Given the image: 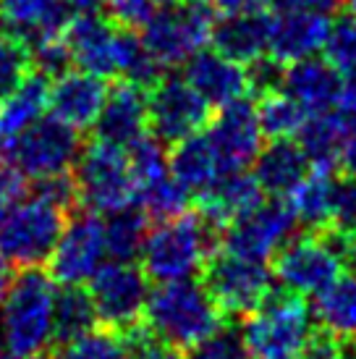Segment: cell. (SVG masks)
Returning a JSON list of instances; mask_svg holds the SVG:
<instances>
[{
	"instance_id": "cell-17",
	"label": "cell",
	"mask_w": 356,
	"mask_h": 359,
	"mask_svg": "<svg viewBox=\"0 0 356 359\" xmlns=\"http://www.w3.org/2000/svg\"><path fill=\"white\" fill-rule=\"evenodd\" d=\"M186 74L184 79L212 105L223 108L228 102L244 100L252 95V81H249L247 66L236 60L226 58L215 50H199L184 63Z\"/></svg>"
},
{
	"instance_id": "cell-21",
	"label": "cell",
	"mask_w": 356,
	"mask_h": 359,
	"mask_svg": "<svg viewBox=\"0 0 356 359\" xmlns=\"http://www.w3.org/2000/svg\"><path fill=\"white\" fill-rule=\"evenodd\" d=\"M69 21V0H0V24L29 48L63 37Z\"/></svg>"
},
{
	"instance_id": "cell-32",
	"label": "cell",
	"mask_w": 356,
	"mask_h": 359,
	"mask_svg": "<svg viewBox=\"0 0 356 359\" xmlns=\"http://www.w3.org/2000/svg\"><path fill=\"white\" fill-rule=\"evenodd\" d=\"M149 218L144 215L142 208H129L110 212V220L105 223V244H108V255L113 259H126L131 262L139 257L142 244L147 239Z\"/></svg>"
},
{
	"instance_id": "cell-35",
	"label": "cell",
	"mask_w": 356,
	"mask_h": 359,
	"mask_svg": "<svg viewBox=\"0 0 356 359\" xmlns=\"http://www.w3.org/2000/svg\"><path fill=\"white\" fill-rule=\"evenodd\" d=\"M34 71V60L27 42L13 34L0 37V102L21 87V81Z\"/></svg>"
},
{
	"instance_id": "cell-50",
	"label": "cell",
	"mask_w": 356,
	"mask_h": 359,
	"mask_svg": "<svg viewBox=\"0 0 356 359\" xmlns=\"http://www.w3.org/2000/svg\"><path fill=\"white\" fill-rule=\"evenodd\" d=\"M343 247H346V257L356 262V231L348 233V236H343Z\"/></svg>"
},
{
	"instance_id": "cell-31",
	"label": "cell",
	"mask_w": 356,
	"mask_h": 359,
	"mask_svg": "<svg viewBox=\"0 0 356 359\" xmlns=\"http://www.w3.org/2000/svg\"><path fill=\"white\" fill-rule=\"evenodd\" d=\"M254 110H257L259 129L270 140H291V137H296L304 118L309 116L288 92L280 90L259 95V102Z\"/></svg>"
},
{
	"instance_id": "cell-47",
	"label": "cell",
	"mask_w": 356,
	"mask_h": 359,
	"mask_svg": "<svg viewBox=\"0 0 356 359\" xmlns=\"http://www.w3.org/2000/svg\"><path fill=\"white\" fill-rule=\"evenodd\" d=\"M338 105H341V110H346V113H356V69L351 74H346Z\"/></svg>"
},
{
	"instance_id": "cell-8",
	"label": "cell",
	"mask_w": 356,
	"mask_h": 359,
	"mask_svg": "<svg viewBox=\"0 0 356 359\" xmlns=\"http://www.w3.org/2000/svg\"><path fill=\"white\" fill-rule=\"evenodd\" d=\"M346 247L333 231H309L288 239L273 259V276L286 291L315 297L343 273Z\"/></svg>"
},
{
	"instance_id": "cell-19",
	"label": "cell",
	"mask_w": 356,
	"mask_h": 359,
	"mask_svg": "<svg viewBox=\"0 0 356 359\" xmlns=\"http://www.w3.org/2000/svg\"><path fill=\"white\" fill-rule=\"evenodd\" d=\"M265 200V191L247 170H228L210 184L207 189L197 191V212L215 229H226L249 210H254Z\"/></svg>"
},
{
	"instance_id": "cell-43",
	"label": "cell",
	"mask_w": 356,
	"mask_h": 359,
	"mask_svg": "<svg viewBox=\"0 0 356 359\" xmlns=\"http://www.w3.org/2000/svg\"><path fill=\"white\" fill-rule=\"evenodd\" d=\"M343 357H346L343 341L336 339L327 330L309 333L307 344L301 346V359H343Z\"/></svg>"
},
{
	"instance_id": "cell-34",
	"label": "cell",
	"mask_w": 356,
	"mask_h": 359,
	"mask_svg": "<svg viewBox=\"0 0 356 359\" xmlns=\"http://www.w3.org/2000/svg\"><path fill=\"white\" fill-rule=\"evenodd\" d=\"M53 359H131V346L118 330L92 328L79 339L58 344Z\"/></svg>"
},
{
	"instance_id": "cell-10",
	"label": "cell",
	"mask_w": 356,
	"mask_h": 359,
	"mask_svg": "<svg viewBox=\"0 0 356 359\" xmlns=\"http://www.w3.org/2000/svg\"><path fill=\"white\" fill-rule=\"evenodd\" d=\"M205 289L215 299L223 315L244 318L257 309L273 291V273L265 262L231 255L226 250H215L202 268Z\"/></svg>"
},
{
	"instance_id": "cell-2",
	"label": "cell",
	"mask_w": 356,
	"mask_h": 359,
	"mask_svg": "<svg viewBox=\"0 0 356 359\" xmlns=\"http://www.w3.org/2000/svg\"><path fill=\"white\" fill-rule=\"evenodd\" d=\"M223 312L205 289L191 278L165 280L149 291L142 325L155 341L178 351L191 349L197 341L223 325Z\"/></svg>"
},
{
	"instance_id": "cell-54",
	"label": "cell",
	"mask_w": 356,
	"mask_h": 359,
	"mask_svg": "<svg viewBox=\"0 0 356 359\" xmlns=\"http://www.w3.org/2000/svg\"><path fill=\"white\" fill-rule=\"evenodd\" d=\"M168 3H178V0H163V6H168Z\"/></svg>"
},
{
	"instance_id": "cell-6",
	"label": "cell",
	"mask_w": 356,
	"mask_h": 359,
	"mask_svg": "<svg viewBox=\"0 0 356 359\" xmlns=\"http://www.w3.org/2000/svg\"><path fill=\"white\" fill-rule=\"evenodd\" d=\"M312 333V318L304 297L294 291L267 294L257 309L244 315L241 339L254 359H275L299 354Z\"/></svg>"
},
{
	"instance_id": "cell-9",
	"label": "cell",
	"mask_w": 356,
	"mask_h": 359,
	"mask_svg": "<svg viewBox=\"0 0 356 359\" xmlns=\"http://www.w3.org/2000/svg\"><path fill=\"white\" fill-rule=\"evenodd\" d=\"M89 297L102 328L129 333L144 318L149 299L147 273L126 259L102 262L97 273L89 278Z\"/></svg>"
},
{
	"instance_id": "cell-13",
	"label": "cell",
	"mask_w": 356,
	"mask_h": 359,
	"mask_svg": "<svg viewBox=\"0 0 356 359\" xmlns=\"http://www.w3.org/2000/svg\"><path fill=\"white\" fill-rule=\"evenodd\" d=\"M294 226H296V215L288 200H280V197L270 202L262 200L247 215L226 226V233L220 236V250L265 262L275 257V252L286 244Z\"/></svg>"
},
{
	"instance_id": "cell-44",
	"label": "cell",
	"mask_w": 356,
	"mask_h": 359,
	"mask_svg": "<svg viewBox=\"0 0 356 359\" xmlns=\"http://www.w3.org/2000/svg\"><path fill=\"white\" fill-rule=\"evenodd\" d=\"M338 165L346 173H356V113H346V110H341Z\"/></svg>"
},
{
	"instance_id": "cell-23",
	"label": "cell",
	"mask_w": 356,
	"mask_h": 359,
	"mask_svg": "<svg viewBox=\"0 0 356 359\" xmlns=\"http://www.w3.org/2000/svg\"><path fill=\"white\" fill-rule=\"evenodd\" d=\"M280 87L307 113H320V110H330L333 105H338L343 79L327 60L304 58L288 63L283 69Z\"/></svg>"
},
{
	"instance_id": "cell-30",
	"label": "cell",
	"mask_w": 356,
	"mask_h": 359,
	"mask_svg": "<svg viewBox=\"0 0 356 359\" xmlns=\"http://www.w3.org/2000/svg\"><path fill=\"white\" fill-rule=\"evenodd\" d=\"M97 325V312L89 291L81 286H63L55 297V344H66L89 333Z\"/></svg>"
},
{
	"instance_id": "cell-29",
	"label": "cell",
	"mask_w": 356,
	"mask_h": 359,
	"mask_svg": "<svg viewBox=\"0 0 356 359\" xmlns=\"http://www.w3.org/2000/svg\"><path fill=\"white\" fill-rule=\"evenodd\" d=\"M296 137H299V147L307 155L312 168L333 170L338 165L341 113H330V110L309 113Z\"/></svg>"
},
{
	"instance_id": "cell-51",
	"label": "cell",
	"mask_w": 356,
	"mask_h": 359,
	"mask_svg": "<svg viewBox=\"0 0 356 359\" xmlns=\"http://www.w3.org/2000/svg\"><path fill=\"white\" fill-rule=\"evenodd\" d=\"M0 359H42V354L40 357H13V354H8V351H0Z\"/></svg>"
},
{
	"instance_id": "cell-3",
	"label": "cell",
	"mask_w": 356,
	"mask_h": 359,
	"mask_svg": "<svg viewBox=\"0 0 356 359\" xmlns=\"http://www.w3.org/2000/svg\"><path fill=\"white\" fill-rule=\"evenodd\" d=\"M212 229L215 226H210L199 212H184L178 218L160 220L158 229L147 231V239L139 252L147 278L165 283L202 273L205 262L215 252Z\"/></svg>"
},
{
	"instance_id": "cell-33",
	"label": "cell",
	"mask_w": 356,
	"mask_h": 359,
	"mask_svg": "<svg viewBox=\"0 0 356 359\" xmlns=\"http://www.w3.org/2000/svg\"><path fill=\"white\" fill-rule=\"evenodd\" d=\"M139 208L144 210V215L152 220H170L184 215L189 208V189L184 184H178L173 176H160L155 181L142 184L137 191Z\"/></svg>"
},
{
	"instance_id": "cell-38",
	"label": "cell",
	"mask_w": 356,
	"mask_h": 359,
	"mask_svg": "<svg viewBox=\"0 0 356 359\" xmlns=\"http://www.w3.org/2000/svg\"><path fill=\"white\" fill-rule=\"evenodd\" d=\"M186 359H252L244 346L241 330L220 325L210 336L197 341L191 349H186Z\"/></svg>"
},
{
	"instance_id": "cell-20",
	"label": "cell",
	"mask_w": 356,
	"mask_h": 359,
	"mask_svg": "<svg viewBox=\"0 0 356 359\" xmlns=\"http://www.w3.org/2000/svg\"><path fill=\"white\" fill-rule=\"evenodd\" d=\"M325 13L315 11H280L270 19V45L267 55L275 58L280 66L296 63V60L312 58L317 50H322L327 34Z\"/></svg>"
},
{
	"instance_id": "cell-37",
	"label": "cell",
	"mask_w": 356,
	"mask_h": 359,
	"mask_svg": "<svg viewBox=\"0 0 356 359\" xmlns=\"http://www.w3.org/2000/svg\"><path fill=\"white\" fill-rule=\"evenodd\" d=\"M126 152H129L131 170H134L139 187L168 173V152L163 150V142L155 137H149V134L139 137L134 144L126 147Z\"/></svg>"
},
{
	"instance_id": "cell-41",
	"label": "cell",
	"mask_w": 356,
	"mask_h": 359,
	"mask_svg": "<svg viewBox=\"0 0 356 359\" xmlns=\"http://www.w3.org/2000/svg\"><path fill=\"white\" fill-rule=\"evenodd\" d=\"M123 336L129 339L131 359H184L178 349L165 346V344L152 339L142 323H139L137 328H131L129 333H123Z\"/></svg>"
},
{
	"instance_id": "cell-49",
	"label": "cell",
	"mask_w": 356,
	"mask_h": 359,
	"mask_svg": "<svg viewBox=\"0 0 356 359\" xmlns=\"http://www.w3.org/2000/svg\"><path fill=\"white\" fill-rule=\"evenodd\" d=\"M71 8H79V11H97L100 6H105L108 0H69Z\"/></svg>"
},
{
	"instance_id": "cell-16",
	"label": "cell",
	"mask_w": 356,
	"mask_h": 359,
	"mask_svg": "<svg viewBox=\"0 0 356 359\" xmlns=\"http://www.w3.org/2000/svg\"><path fill=\"white\" fill-rule=\"evenodd\" d=\"M108 97V84L89 71H63L50 84L48 108L71 129H92Z\"/></svg>"
},
{
	"instance_id": "cell-46",
	"label": "cell",
	"mask_w": 356,
	"mask_h": 359,
	"mask_svg": "<svg viewBox=\"0 0 356 359\" xmlns=\"http://www.w3.org/2000/svg\"><path fill=\"white\" fill-rule=\"evenodd\" d=\"M270 0H212V6L223 13H247V11H265Z\"/></svg>"
},
{
	"instance_id": "cell-28",
	"label": "cell",
	"mask_w": 356,
	"mask_h": 359,
	"mask_svg": "<svg viewBox=\"0 0 356 359\" xmlns=\"http://www.w3.org/2000/svg\"><path fill=\"white\" fill-rule=\"evenodd\" d=\"M333 181L330 170L312 168L307 176L288 191V205L296 220H301L312 231H330V212H333Z\"/></svg>"
},
{
	"instance_id": "cell-18",
	"label": "cell",
	"mask_w": 356,
	"mask_h": 359,
	"mask_svg": "<svg viewBox=\"0 0 356 359\" xmlns=\"http://www.w3.org/2000/svg\"><path fill=\"white\" fill-rule=\"evenodd\" d=\"M97 140L113 142L118 147H129L139 137H144L149 129L147 90L129 79H121L105 97V105L100 110Z\"/></svg>"
},
{
	"instance_id": "cell-39",
	"label": "cell",
	"mask_w": 356,
	"mask_h": 359,
	"mask_svg": "<svg viewBox=\"0 0 356 359\" xmlns=\"http://www.w3.org/2000/svg\"><path fill=\"white\" fill-rule=\"evenodd\" d=\"M330 231L338 236H348L356 231V173L336 176L333 181Z\"/></svg>"
},
{
	"instance_id": "cell-45",
	"label": "cell",
	"mask_w": 356,
	"mask_h": 359,
	"mask_svg": "<svg viewBox=\"0 0 356 359\" xmlns=\"http://www.w3.org/2000/svg\"><path fill=\"white\" fill-rule=\"evenodd\" d=\"M280 11H315V13H333L343 0H273Z\"/></svg>"
},
{
	"instance_id": "cell-22",
	"label": "cell",
	"mask_w": 356,
	"mask_h": 359,
	"mask_svg": "<svg viewBox=\"0 0 356 359\" xmlns=\"http://www.w3.org/2000/svg\"><path fill=\"white\" fill-rule=\"evenodd\" d=\"M270 19L265 11H247V13H226V19L215 21L210 45L212 50L249 66L267 55L270 45Z\"/></svg>"
},
{
	"instance_id": "cell-15",
	"label": "cell",
	"mask_w": 356,
	"mask_h": 359,
	"mask_svg": "<svg viewBox=\"0 0 356 359\" xmlns=\"http://www.w3.org/2000/svg\"><path fill=\"white\" fill-rule=\"evenodd\" d=\"M207 137L218 150L223 173H228V170H244L254 163L262 150L265 134L259 129L257 110L252 108L249 97H244L218 108V116L210 118Z\"/></svg>"
},
{
	"instance_id": "cell-40",
	"label": "cell",
	"mask_w": 356,
	"mask_h": 359,
	"mask_svg": "<svg viewBox=\"0 0 356 359\" xmlns=\"http://www.w3.org/2000/svg\"><path fill=\"white\" fill-rule=\"evenodd\" d=\"M110 19L123 29H144L147 21L163 8V0H108Z\"/></svg>"
},
{
	"instance_id": "cell-36",
	"label": "cell",
	"mask_w": 356,
	"mask_h": 359,
	"mask_svg": "<svg viewBox=\"0 0 356 359\" xmlns=\"http://www.w3.org/2000/svg\"><path fill=\"white\" fill-rule=\"evenodd\" d=\"M322 50H325V60L341 74V76H346V74H351V71L356 69V16L354 13L338 16V19L327 27Z\"/></svg>"
},
{
	"instance_id": "cell-53",
	"label": "cell",
	"mask_w": 356,
	"mask_h": 359,
	"mask_svg": "<svg viewBox=\"0 0 356 359\" xmlns=\"http://www.w3.org/2000/svg\"><path fill=\"white\" fill-rule=\"evenodd\" d=\"M343 359H356V349L348 351V354H346V357H343Z\"/></svg>"
},
{
	"instance_id": "cell-5",
	"label": "cell",
	"mask_w": 356,
	"mask_h": 359,
	"mask_svg": "<svg viewBox=\"0 0 356 359\" xmlns=\"http://www.w3.org/2000/svg\"><path fill=\"white\" fill-rule=\"evenodd\" d=\"M74 184L79 202L89 212H118L137 202L139 184L129 163L126 147L95 140L74 163Z\"/></svg>"
},
{
	"instance_id": "cell-26",
	"label": "cell",
	"mask_w": 356,
	"mask_h": 359,
	"mask_svg": "<svg viewBox=\"0 0 356 359\" xmlns=\"http://www.w3.org/2000/svg\"><path fill=\"white\" fill-rule=\"evenodd\" d=\"M307 155L301 152L299 142L291 140H273L254 158V179L259 181L262 191L273 197H286L307 176Z\"/></svg>"
},
{
	"instance_id": "cell-55",
	"label": "cell",
	"mask_w": 356,
	"mask_h": 359,
	"mask_svg": "<svg viewBox=\"0 0 356 359\" xmlns=\"http://www.w3.org/2000/svg\"><path fill=\"white\" fill-rule=\"evenodd\" d=\"M275 359H296V357H294V354H291V357H275Z\"/></svg>"
},
{
	"instance_id": "cell-1",
	"label": "cell",
	"mask_w": 356,
	"mask_h": 359,
	"mask_svg": "<svg viewBox=\"0 0 356 359\" xmlns=\"http://www.w3.org/2000/svg\"><path fill=\"white\" fill-rule=\"evenodd\" d=\"M55 280L40 268L11 278L0 299V344L13 357H40L55 339Z\"/></svg>"
},
{
	"instance_id": "cell-52",
	"label": "cell",
	"mask_w": 356,
	"mask_h": 359,
	"mask_svg": "<svg viewBox=\"0 0 356 359\" xmlns=\"http://www.w3.org/2000/svg\"><path fill=\"white\" fill-rule=\"evenodd\" d=\"M346 3H348V11H351V13L356 16V0H346Z\"/></svg>"
},
{
	"instance_id": "cell-42",
	"label": "cell",
	"mask_w": 356,
	"mask_h": 359,
	"mask_svg": "<svg viewBox=\"0 0 356 359\" xmlns=\"http://www.w3.org/2000/svg\"><path fill=\"white\" fill-rule=\"evenodd\" d=\"M24 197V173L0 152V220Z\"/></svg>"
},
{
	"instance_id": "cell-27",
	"label": "cell",
	"mask_w": 356,
	"mask_h": 359,
	"mask_svg": "<svg viewBox=\"0 0 356 359\" xmlns=\"http://www.w3.org/2000/svg\"><path fill=\"white\" fill-rule=\"evenodd\" d=\"M315 318L343 344H356V270L341 273L315 294Z\"/></svg>"
},
{
	"instance_id": "cell-7",
	"label": "cell",
	"mask_w": 356,
	"mask_h": 359,
	"mask_svg": "<svg viewBox=\"0 0 356 359\" xmlns=\"http://www.w3.org/2000/svg\"><path fill=\"white\" fill-rule=\"evenodd\" d=\"M218 8L212 0H178L168 3L147 21L142 45L158 60L160 69L186 63L202 45L210 42Z\"/></svg>"
},
{
	"instance_id": "cell-25",
	"label": "cell",
	"mask_w": 356,
	"mask_h": 359,
	"mask_svg": "<svg viewBox=\"0 0 356 359\" xmlns=\"http://www.w3.org/2000/svg\"><path fill=\"white\" fill-rule=\"evenodd\" d=\"M50 102V76L42 71H32L21 87L11 97L0 102V150L27 131L34 121L42 118Z\"/></svg>"
},
{
	"instance_id": "cell-11",
	"label": "cell",
	"mask_w": 356,
	"mask_h": 359,
	"mask_svg": "<svg viewBox=\"0 0 356 359\" xmlns=\"http://www.w3.org/2000/svg\"><path fill=\"white\" fill-rule=\"evenodd\" d=\"M81 150L79 131L69 123L50 116V118L34 121L29 129L21 131L8 147H3V155L29 179H48L66 170L76 163Z\"/></svg>"
},
{
	"instance_id": "cell-12",
	"label": "cell",
	"mask_w": 356,
	"mask_h": 359,
	"mask_svg": "<svg viewBox=\"0 0 356 359\" xmlns=\"http://www.w3.org/2000/svg\"><path fill=\"white\" fill-rule=\"evenodd\" d=\"M210 105L186 79L160 76L147 90L149 129L165 144L197 134L210 123Z\"/></svg>"
},
{
	"instance_id": "cell-24",
	"label": "cell",
	"mask_w": 356,
	"mask_h": 359,
	"mask_svg": "<svg viewBox=\"0 0 356 359\" xmlns=\"http://www.w3.org/2000/svg\"><path fill=\"white\" fill-rule=\"evenodd\" d=\"M168 170L189 191L207 189L218 176H223L218 150L212 147L207 131H197L173 142V150L168 152Z\"/></svg>"
},
{
	"instance_id": "cell-48",
	"label": "cell",
	"mask_w": 356,
	"mask_h": 359,
	"mask_svg": "<svg viewBox=\"0 0 356 359\" xmlns=\"http://www.w3.org/2000/svg\"><path fill=\"white\" fill-rule=\"evenodd\" d=\"M11 286V268H8V259L0 255V299L6 297V291Z\"/></svg>"
},
{
	"instance_id": "cell-14",
	"label": "cell",
	"mask_w": 356,
	"mask_h": 359,
	"mask_svg": "<svg viewBox=\"0 0 356 359\" xmlns=\"http://www.w3.org/2000/svg\"><path fill=\"white\" fill-rule=\"evenodd\" d=\"M108 255L105 223L95 212H81L66 223L50 255V278L60 286H84Z\"/></svg>"
},
{
	"instance_id": "cell-4",
	"label": "cell",
	"mask_w": 356,
	"mask_h": 359,
	"mask_svg": "<svg viewBox=\"0 0 356 359\" xmlns=\"http://www.w3.org/2000/svg\"><path fill=\"white\" fill-rule=\"evenodd\" d=\"M69 223V210L32 191L0 220V255L16 268H40L50 259Z\"/></svg>"
}]
</instances>
